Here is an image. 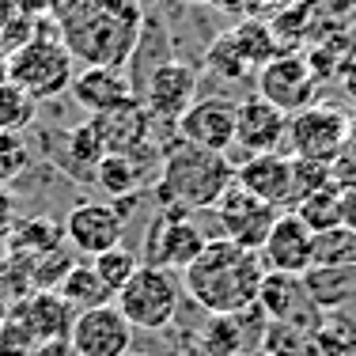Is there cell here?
I'll list each match as a JSON object with an SVG mask.
<instances>
[{"mask_svg":"<svg viewBox=\"0 0 356 356\" xmlns=\"http://www.w3.org/2000/svg\"><path fill=\"white\" fill-rule=\"evenodd\" d=\"M57 35L72 61L122 69L140 38V8L133 0H54Z\"/></svg>","mask_w":356,"mask_h":356,"instance_id":"6da1fadb","label":"cell"},{"mask_svg":"<svg viewBox=\"0 0 356 356\" xmlns=\"http://www.w3.org/2000/svg\"><path fill=\"white\" fill-rule=\"evenodd\" d=\"M261 281H266L261 254L227 239H209L205 250L182 269L186 296L216 318H235L250 311L258 303Z\"/></svg>","mask_w":356,"mask_h":356,"instance_id":"7a4b0ae2","label":"cell"},{"mask_svg":"<svg viewBox=\"0 0 356 356\" xmlns=\"http://www.w3.org/2000/svg\"><path fill=\"white\" fill-rule=\"evenodd\" d=\"M235 186V167L224 152L193 148L186 140H175L159 159L156 175V201L171 213H201L216 209V201Z\"/></svg>","mask_w":356,"mask_h":356,"instance_id":"3957f363","label":"cell"},{"mask_svg":"<svg viewBox=\"0 0 356 356\" xmlns=\"http://www.w3.org/2000/svg\"><path fill=\"white\" fill-rule=\"evenodd\" d=\"M72 54L65 49L61 35H31L8 54V80L27 91L35 103L65 95L72 88Z\"/></svg>","mask_w":356,"mask_h":356,"instance_id":"277c9868","label":"cell"},{"mask_svg":"<svg viewBox=\"0 0 356 356\" xmlns=\"http://www.w3.org/2000/svg\"><path fill=\"white\" fill-rule=\"evenodd\" d=\"M114 307L125 315L133 330H167L182 307V281L167 269L144 266L129 277V284L114 296Z\"/></svg>","mask_w":356,"mask_h":356,"instance_id":"5b68a950","label":"cell"},{"mask_svg":"<svg viewBox=\"0 0 356 356\" xmlns=\"http://www.w3.org/2000/svg\"><path fill=\"white\" fill-rule=\"evenodd\" d=\"M353 118L334 103H311L288 118V152L307 163H334L345 148Z\"/></svg>","mask_w":356,"mask_h":356,"instance_id":"8992f818","label":"cell"},{"mask_svg":"<svg viewBox=\"0 0 356 356\" xmlns=\"http://www.w3.org/2000/svg\"><path fill=\"white\" fill-rule=\"evenodd\" d=\"M209 235L201 232V224L193 213H171L159 209L156 220L144 232V266L167 269V273H182L201 250H205Z\"/></svg>","mask_w":356,"mask_h":356,"instance_id":"52a82bcc","label":"cell"},{"mask_svg":"<svg viewBox=\"0 0 356 356\" xmlns=\"http://www.w3.org/2000/svg\"><path fill=\"white\" fill-rule=\"evenodd\" d=\"M125 220L110 201H80V205L69 209V216L61 220L65 243L83 254V258H99V254L122 247L125 239Z\"/></svg>","mask_w":356,"mask_h":356,"instance_id":"ba28073f","label":"cell"},{"mask_svg":"<svg viewBox=\"0 0 356 356\" xmlns=\"http://www.w3.org/2000/svg\"><path fill=\"white\" fill-rule=\"evenodd\" d=\"M254 80H258V95L266 103H273L277 110H284L288 118L315 103V91H318V80L303 54H277L273 61L261 65Z\"/></svg>","mask_w":356,"mask_h":356,"instance_id":"9c48e42d","label":"cell"},{"mask_svg":"<svg viewBox=\"0 0 356 356\" xmlns=\"http://www.w3.org/2000/svg\"><path fill=\"white\" fill-rule=\"evenodd\" d=\"M213 213H216V224H220V239L235 243V247H247V250H261V243H266L269 227L277 224L281 209L266 205L261 197L232 186V190L216 201Z\"/></svg>","mask_w":356,"mask_h":356,"instance_id":"30bf717a","label":"cell"},{"mask_svg":"<svg viewBox=\"0 0 356 356\" xmlns=\"http://www.w3.org/2000/svg\"><path fill=\"white\" fill-rule=\"evenodd\" d=\"M95 133L106 144V156H133V159H163V152L152 148V129H156V118L144 110L140 99H129L125 106L106 110V114L91 118Z\"/></svg>","mask_w":356,"mask_h":356,"instance_id":"8fae6325","label":"cell"},{"mask_svg":"<svg viewBox=\"0 0 356 356\" xmlns=\"http://www.w3.org/2000/svg\"><path fill=\"white\" fill-rule=\"evenodd\" d=\"M197 69L186 61H159L156 69L144 80V110H148L156 122L178 125V118L193 106L197 99Z\"/></svg>","mask_w":356,"mask_h":356,"instance_id":"7c38bea8","label":"cell"},{"mask_svg":"<svg viewBox=\"0 0 356 356\" xmlns=\"http://www.w3.org/2000/svg\"><path fill=\"white\" fill-rule=\"evenodd\" d=\"M235 110H239V103L227 95L193 99V106L175 125L178 140L193 144V148H209V152H227L235 144Z\"/></svg>","mask_w":356,"mask_h":356,"instance_id":"4fadbf2b","label":"cell"},{"mask_svg":"<svg viewBox=\"0 0 356 356\" xmlns=\"http://www.w3.org/2000/svg\"><path fill=\"white\" fill-rule=\"evenodd\" d=\"M69 345L76 356H129L133 353V326L114 303L80 311L72 322Z\"/></svg>","mask_w":356,"mask_h":356,"instance_id":"5bb4252c","label":"cell"},{"mask_svg":"<svg viewBox=\"0 0 356 356\" xmlns=\"http://www.w3.org/2000/svg\"><path fill=\"white\" fill-rule=\"evenodd\" d=\"M261 261L266 273H288V277H303L315 266V232L303 224L296 213H281L277 224L269 227L266 243H261Z\"/></svg>","mask_w":356,"mask_h":356,"instance_id":"9a60e30c","label":"cell"},{"mask_svg":"<svg viewBox=\"0 0 356 356\" xmlns=\"http://www.w3.org/2000/svg\"><path fill=\"white\" fill-rule=\"evenodd\" d=\"M235 144L247 156L281 152L288 144V114L277 110L273 103H266L258 91L239 99V110H235Z\"/></svg>","mask_w":356,"mask_h":356,"instance_id":"2e32d148","label":"cell"},{"mask_svg":"<svg viewBox=\"0 0 356 356\" xmlns=\"http://www.w3.org/2000/svg\"><path fill=\"white\" fill-rule=\"evenodd\" d=\"M235 186L261 197L266 205L288 213L292 209V156H284V152L247 156L235 167Z\"/></svg>","mask_w":356,"mask_h":356,"instance_id":"e0dca14e","label":"cell"},{"mask_svg":"<svg viewBox=\"0 0 356 356\" xmlns=\"http://www.w3.org/2000/svg\"><path fill=\"white\" fill-rule=\"evenodd\" d=\"M8 318L27 330L35 345H54V341H69L76 311L57 292H31L27 300L12 303Z\"/></svg>","mask_w":356,"mask_h":356,"instance_id":"ac0fdd59","label":"cell"},{"mask_svg":"<svg viewBox=\"0 0 356 356\" xmlns=\"http://www.w3.org/2000/svg\"><path fill=\"white\" fill-rule=\"evenodd\" d=\"M69 95L76 99V106H83L91 118L106 114V110L125 106L133 95V83L122 69H106V65H83L80 72L72 76Z\"/></svg>","mask_w":356,"mask_h":356,"instance_id":"d6986e66","label":"cell"},{"mask_svg":"<svg viewBox=\"0 0 356 356\" xmlns=\"http://www.w3.org/2000/svg\"><path fill=\"white\" fill-rule=\"evenodd\" d=\"M103 159H106V144L95 133L91 118L80 125H72V129H65L61 140H57V167H61L72 182L95 186V171H99Z\"/></svg>","mask_w":356,"mask_h":356,"instance_id":"ffe728a7","label":"cell"},{"mask_svg":"<svg viewBox=\"0 0 356 356\" xmlns=\"http://www.w3.org/2000/svg\"><path fill=\"white\" fill-rule=\"evenodd\" d=\"M303 292L311 307L341 311L345 303H356V266H311L303 273Z\"/></svg>","mask_w":356,"mask_h":356,"instance_id":"44dd1931","label":"cell"},{"mask_svg":"<svg viewBox=\"0 0 356 356\" xmlns=\"http://www.w3.org/2000/svg\"><path fill=\"white\" fill-rule=\"evenodd\" d=\"M4 239H8V250H12V261H38L65 247L61 224H54L46 216H31V220L15 216V224L8 227Z\"/></svg>","mask_w":356,"mask_h":356,"instance_id":"7402d4cb","label":"cell"},{"mask_svg":"<svg viewBox=\"0 0 356 356\" xmlns=\"http://www.w3.org/2000/svg\"><path fill=\"white\" fill-rule=\"evenodd\" d=\"M303 57H307L315 80H337V76L345 72V65L356 57V38L341 27V23H337V27L326 31L318 42H311V49Z\"/></svg>","mask_w":356,"mask_h":356,"instance_id":"603a6c76","label":"cell"},{"mask_svg":"<svg viewBox=\"0 0 356 356\" xmlns=\"http://www.w3.org/2000/svg\"><path fill=\"white\" fill-rule=\"evenodd\" d=\"M57 296L80 315V311H91V307H103V303H114L110 288L99 281V273L91 269V261H76V266L65 273V281L57 284Z\"/></svg>","mask_w":356,"mask_h":356,"instance_id":"cb8c5ba5","label":"cell"},{"mask_svg":"<svg viewBox=\"0 0 356 356\" xmlns=\"http://www.w3.org/2000/svg\"><path fill=\"white\" fill-rule=\"evenodd\" d=\"M303 300H307V292H303V277L266 273L261 292H258V303H254V307H261L269 318H277V322H292L296 318V307H300Z\"/></svg>","mask_w":356,"mask_h":356,"instance_id":"d4e9b609","label":"cell"},{"mask_svg":"<svg viewBox=\"0 0 356 356\" xmlns=\"http://www.w3.org/2000/svg\"><path fill=\"white\" fill-rule=\"evenodd\" d=\"M95 186L106 193L110 201L122 197H137V190L144 186V159L133 156H106L95 171Z\"/></svg>","mask_w":356,"mask_h":356,"instance_id":"484cf974","label":"cell"},{"mask_svg":"<svg viewBox=\"0 0 356 356\" xmlns=\"http://www.w3.org/2000/svg\"><path fill=\"white\" fill-rule=\"evenodd\" d=\"M227 35H232L235 46H239L243 61L254 69V76H258V69H261L266 61H273V57L281 54L273 31H269V19H243V23H235Z\"/></svg>","mask_w":356,"mask_h":356,"instance_id":"4316f807","label":"cell"},{"mask_svg":"<svg viewBox=\"0 0 356 356\" xmlns=\"http://www.w3.org/2000/svg\"><path fill=\"white\" fill-rule=\"evenodd\" d=\"M311 232H326V227H337L341 224V186H326V190L303 197L300 205L292 209Z\"/></svg>","mask_w":356,"mask_h":356,"instance_id":"83f0119b","label":"cell"},{"mask_svg":"<svg viewBox=\"0 0 356 356\" xmlns=\"http://www.w3.org/2000/svg\"><path fill=\"white\" fill-rule=\"evenodd\" d=\"M38 103L23 88H15L12 80L0 83V129L4 133H27V125H35Z\"/></svg>","mask_w":356,"mask_h":356,"instance_id":"f1b7e54d","label":"cell"},{"mask_svg":"<svg viewBox=\"0 0 356 356\" xmlns=\"http://www.w3.org/2000/svg\"><path fill=\"white\" fill-rule=\"evenodd\" d=\"M315 266H356V232L345 224L315 232Z\"/></svg>","mask_w":356,"mask_h":356,"instance_id":"f546056e","label":"cell"},{"mask_svg":"<svg viewBox=\"0 0 356 356\" xmlns=\"http://www.w3.org/2000/svg\"><path fill=\"white\" fill-rule=\"evenodd\" d=\"M205 72H213V76H220V80H227V83H239V80H247V76H254V69L243 61L239 46L232 42V35H227V31L213 42V46H209V54H205Z\"/></svg>","mask_w":356,"mask_h":356,"instance_id":"4dcf8cb0","label":"cell"},{"mask_svg":"<svg viewBox=\"0 0 356 356\" xmlns=\"http://www.w3.org/2000/svg\"><path fill=\"white\" fill-rule=\"evenodd\" d=\"M91 269H95L99 281L110 288V296H118L125 284H129V277L140 269V258L129 247H114V250L99 254V258H91Z\"/></svg>","mask_w":356,"mask_h":356,"instance_id":"1f68e13d","label":"cell"},{"mask_svg":"<svg viewBox=\"0 0 356 356\" xmlns=\"http://www.w3.org/2000/svg\"><path fill=\"white\" fill-rule=\"evenodd\" d=\"M31 163H35V152H31L27 137L0 129V186H12L15 178H23Z\"/></svg>","mask_w":356,"mask_h":356,"instance_id":"d6a6232c","label":"cell"},{"mask_svg":"<svg viewBox=\"0 0 356 356\" xmlns=\"http://www.w3.org/2000/svg\"><path fill=\"white\" fill-rule=\"evenodd\" d=\"M284 4L288 0H239V12L247 15V19H273Z\"/></svg>","mask_w":356,"mask_h":356,"instance_id":"836d02e7","label":"cell"},{"mask_svg":"<svg viewBox=\"0 0 356 356\" xmlns=\"http://www.w3.org/2000/svg\"><path fill=\"white\" fill-rule=\"evenodd\" d=\"M12 224H15V193L8 186H0V235H8Z\"/></svg>","mask_w":356,"mask_h":356,"instance_id":"e575fe53","label":"cell"},{"mask_svg":"<svg viewBox=\"0 0 356 356\" xmlns=\"http://www.w3.org/2000/svg\"><path fill=\"white\" fill-rule=\"evenodd\" d=\"M322 4V12L330 15V19H349V15H356V0H318Z\"/></svg>","mask_w":356,"mask_h":356,"instance_id":"d590c367","label":"cell"},{"mask_svg":"<svg viewBox=\"0 0 356 356\" xmlns=\"http://www.w3.org/2000/svg\"><path fill=\"white\" fill-rule=\"evenodd\" d=\"M341 224L356 232V186L353 190H341Z\"/></svg>","mask_w":356,"mask_h":356,"instance_id":"8d00e7d4","label":"cell"},{"mask_svg":"<svg viewBox=\"0 0 356 356\" xmlns=\"http://www.w3.org/2000/svg\"><path fill=\"white\" fill-rule=\"evenodd\" d=\"M337 83H341V91H345V99H349V103L356 106V57L349 65H345V72L337 76Z\"/></svg>","mask_w":356,"mask_h":356,"instance_id":"74e56055","label":"cell"},{"mask_svg":"<svg viewBox=\"0 0 356 356\" xmlns=\"http://www.w3.org/2000/svg\"><path fill=\"white\" fill-rule=\"evenodd\" d=\"M35 356H76L69 341H54V345H38Z\"/></svg>","mask_w":356,"mask_h":356,"instance_id":"f35d334b","label":"cell"},{"mask_svg":"<svg viewBox=\"0 0 356 356\" xmlns=\"http://www.w3.org/2000/svg\"><path fill=\"white\" fill-rule=\"evenodd\" d=\"M8 266H12V250H8V239L0 235V277H4Z\"/></svg>","mask_w":356,"mask_h":356,"instance_id":"ab89813d","label":"cell"},{"mask_svg":"<svg viewBox=\"0 0 356 356\" xmlns=\"http://www.w3.org/2000/svg\"><path fill=\"white\" fill-rule=\"evenodd\" d=\"M8 80V54H4V46H0V83Z\"/></svg>","mask_w":356,"mask_h":356,"instance_id":"60d3db41","label":"cell"},{"mask_svg":"<svg viewBox=\"0 0 356 356\" xmlns=\"http://www.w3.org/2000/svg\"><path fill=\"white\" fill-rule=\"evenodd\" d=\"M182 4H213V0H182Z\"/></svg>","mask_w":356,"mask_h":356,"instance_id":"b9f144b4","label":"cell"},{"mask_svg":"<svg viewBox=\"0 0 356 356\" xmlns=\"http://www.w3.org/2000/svg\"><path fill=\"white\" fill-rule=\"evenodd\" d=\"M129 356H148V353H129Z\"/></svg>","mask_w":356,"mask_h":356,"instance_id":"7bdbcfd3","label":"cell"}]
</instances>
